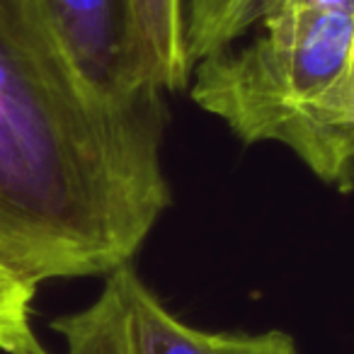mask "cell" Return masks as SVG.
<instances>
[{
  "label": "cell",
  "mask_w": 354,
  "mask_h": 354,
  "mask_svg": "<svg viewBox=\"0 0 354 354\" xmlns=\"http://www.w3.org/2000/svg\"><path fill=\"white\" fill-rule=\"evenodd\" d=\"M354 12L296 10L243 49L197 64L192 100L245 143H281L315 177L354 189Z\"/></svg>",
  "instance_id": "cell-2"
},
{
  "label": "cell",
  "mask_w": 354,
  "mask_h": 354,
  "mask_svg": "<svg viewBox=\"0 0 354 354\" xmlns=\"http://www.w3.org/2000/svg\"><path fill=\"white\" fill-rule=\"evenodd\" d=\"M223 354H299L296 342L281 330L257 335H223Z\"/></svg>",
  "instance_id": "cell-8"
},
{
  "label": "cell",
  "mask_w": 354,
  "mask_h": 354,
  "mask_svg": "<svg viewBox=\"0 0 354 354\" xmlns=\"http://www.w3.org/2000/svg\"><path fill=\"white\" fill-rule=\"evenodd\" d=\"M127 20L133 83L158 93L183 90L194 68L187 54L185 0H127Z\"/></svg>",
  "instance_id": "cell-5"
},
{
  "label": "cell",
  "mask_w": 354,
  "mask_h": 354,
  "mask_svg": "<svg viewBox=\"0 0 354 354\" xmlns=\"http://www.w3.org/2000/svg\"><path fill=\"white\" fill-rule=\"evenodd\" d=\"M51 325L68 354H223V333L192 328L170 313L129 262L109 272L88 308Z\"/></svg>",
  "instance_id": "cell-3"
},
{
  "label": "cell",
  "mask_w": 354,
  "mask_h": 354,
  "mask_svg": "<svg viewBox=\"0 0 354 354\" xmlns=\"http://www.w3.org/2000/svg\"><path fill=\"white\" fill-rule=\"evenodd\" d=\"M22 354H49V352H46V349H44V344H41L39 339H37V342H32L30 347H27Z\"/></svg>",
  "instance_id": "cell-9"
},
{
  "label": "cell",
  "mask_w": 354,
  "mask_h": 354,
  "mask_svg": "<svg viewBox=\"0 0 354 354\" xmlns=\"http://www.w3.org/2000/svg\"><path fill=\"white\" fill-rule=\"evenodd\" d=\"M352 90H354V68H352Z\"/></svg>",
  "instance_id": "cell-10"
},
{
  "label": "cell",
  "mask_w": 354,
  "mask_h": 354,
  "mask_svg": "<svg viewBox=\"0 0 354 354\" xmlns=\"http://www.w3.org/2000/svg\"><path fill=\"white\" fill-rule=\"evenodd\" d=\"M160 95L100 100L30 0H0V267L39 286L127 265L170 207Z\"/></svg>",
  "instance_id": "cell-1"
},
{
  "label": "cell",
  "mask_w": 354,
  "mask_h": 354,
  "mask_svg": "<svg viewBox=\"0 0 354 354\" xmlns=\"http://www.w3.org/2000/svg\"><path fill=\"white\" fill-rule=\"evenodd\" d=\"M37 286L22 281L0 267V349L8 354H22L37 335L32 330V301Z\"/></svg>",
  "instance_id": "cell-7"
},
{
  "label": "cell",
  "mask_w": 354,
  "mask_h": 354,
  "mask_svg": "<svg viewBox=\"0 0 354 354\" xmlns=\"http://www.w3.org/2000/svg\"><path fill=\"white\" fill-rule=\"evenodd\" d=\"M296 10L354 12V0H185L187 54L192 66L226 51L255 25Z\"/></svg>",
  "instance_id": "cell-6"
},
{
  "label": "cell",
  "mask_w": 354,
  "mask_h": 354,
  "mask_svg": "<svg viewBox=\"0 0 354 354\" xmlns=\"http://www.w3.org/2000/svg\"><path fill=\"white\" fill-rule=\"evenodd\" d=\"M56 46L100 100L129 107L158 90L133 83L127 0H30Z\"/></svg>",
  "instance_id": "cell-4"
}]
</instances>
